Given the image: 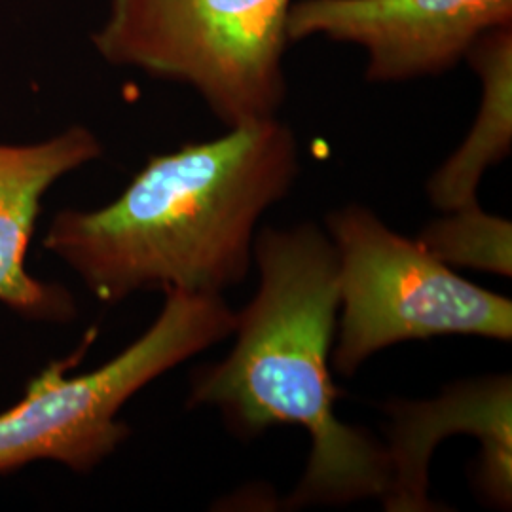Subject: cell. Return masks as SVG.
<instances>
[{
  "label": "cell",
  "instance_id": "1",
  "mask_svg": "<svg viewBox=\"0 0 512 512\" xmlns=\"http://www.w3.org/2000/svg\"><path fill=\"white\" fill-rule=\"evenodd\" d=\"M300 171L293 129L277 116L156 154L95 211L55 215L44 249L103 304L137 293L222 294L253 266L262 215Z\"/></svg>",
  "mask_w": 512,
  "mask_h": 512
},
{
  "label": "cell",
  "instance_id": "2",
  "mask_svg": "<svg viewBox=\"0 0 512 512\" xmlns=\"http://www.w3.org/2000/svg\"><path fill=\"white\" fill-rule=\"evenodd\" d=\"M253 264L258 287L236 311L234 348L194 370L188 408H217L241 440L275 425H298L310 435L308 463L287 509L382 499L391 478L385 444L336 414L342 393L332 380L330 351L340 296L329 234L313 222L266 226L256 232Z\"/></svg>",
  "mask_w": 512,
  "mask_h": 512
},
{
  "label": "cell",
  "instance_id": "3",
  "mask_svg": "<svg viewBox=\"0 0 512 512\" xmlns=\"http://www.w3.org/2000/svg\"><path fill=\"white\" fill-rule=\"evenodd\" d=\"M236 327V311L222 294L165 293L154 323L109 363L67 376L95 338L69 359L46 366L25 395L0 412V476L37 461H54L78 475L92 473L129 437L118 420L133 395L205 349L224 342Z\"/></svg>",
  "mask_w": 512,
  "mask_h": 512
},
{
  "label": "cell",
  "instance_id": "4",
  "mask_svg": "<svg viewBox=\"0 0 512 512\" xmlns=\"http://www.w3.org/2000/svg\"><path fill=\"white\" fill-rule=\"evenodd\" d=\"M294 0H110L93 35L112 65L190 86L228 128L275 118Z\"/></svg>",
  "mask_w": 512,
  "mask_h": 512
},
{
  "label": "cell",
  "instance_id": "5",
  "mask_svg": "<svg viewBox=\"0 0 512 512\" xmlns=\"http://www.w3.org/2000/svg\"><path fill=\"white\" fill-rule=\"evenodd\" d=\"M327 234L340 296L330 366L340 376H353L378 351L412 340L511 342L509 298L459 277L365 205L349 203L330 213Z\"/></svg>",
  "mask_w": 512,
  "mask_h": 512
},
{
  "label": "cell",
  "instance_id": "6",
  "mask_svg": "<svg viewBox=\"0 0 512 512\" xmlns=\"http://www.w3.org/2000/svg\"><path fill=\"white\" fill-rule=\"evenodd\" d=\"M512 27V0H296L291 42L327 37L363 48L368 82L439 76L486 33Z\"/></svg>",
  "mask_w": 512,
  "mask_h": 512
},
{
  "label": "cell",
  "instance_id": "7",
  "mask_svg": "<svg viewBox=\"0 0 512 512\" xmlns=\"http://www.w3.org/2000/svg\"><path fill=\"white\" fill-rule=\"evenodd\" d=\"M389 486L385 511H442L429 495V461L440 440L465 433L480 440L475 488L497 509L512 503V384L509 374L450 385L431 401H391L384 406Z\"/></svg>",
  "mask_w": 512,
  "mask_h": 512
},
{
  "label": "cell",
  "instance_id": "8",
  "mask_svg": "<svg viewBox=\"0 0 512 512\" xmlns=\"http://www.w3.org/2000/svg\"><path fill=\"white\" fill-rule=\"evenodd\" d=\"M101 152L84 126L31 145L0 143V304L27 321L65 325L76 317L73 294L29 274L25 262L46 192Z\"/></svg>",
  "mask_w": 512,
  "mask_h": 512
},
{
  "label": "cell",
  "instance_id": "9",
  "mask_svg": "<svg viewBox=\"0 0 512 512\" xmlns=\"http://www.w3.org/2000/svg\"><path fill=\"white\" fill-rule=\"evenodd\" d=\"M467 61L482 80V103L463 145L427 183L429 200L444 213L476 205V190L486 169L511 154L512 27L486 33Z\"/></svg>",
  "mask_w": 512,
  "mask_h": 512
},
{
  "label": "cell",
  "instance_id": "10",
  "mask_svg": "<svg viewBox=\"0 0 512 512\" xmlns=\"http://www.w3.org/2000/svg\"><path fill=\"white\" fill-rule=\"evenodd\" d=\"M421 247L446 266L511 277V220L486 213L478 203L433 220L418 236Z\"/></svg>",
  "mask_w": 512,
  "mask_h": 512
}]
</instances>
